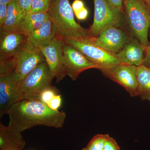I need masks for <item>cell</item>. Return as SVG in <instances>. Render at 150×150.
I'll return each mask as SVG.
<instances>
[{
    "label": "cell",
    "instance_id": "32",
    "mask_svg": "<svg viewBox=\"0 0 150 150\" xmlns=\"http://www.w3.org/2000/svg\"><path fill=\"white\" fill-rule=\"evenodd\" d=\"M150 10V0H144Z\"/></svg>",
    "mask_w": 150,
    "mask_h": 150
},
{
    "label": "cell",
    "instance_id": "33",
    "mask_svg": "<svg viewBox=\"0 0 150 150\" xmlns=\"http://www.w3.org/2000/svg\"><path fill=\"white\" fill-rule=\"evenodd\" d=\"M0 150H16L13 149H3Z\"/></svg>",
    "mask_w": 150,
    "mask_h": 150
},
{
    "label": "cell",
    "instance_id": "27",
    "mask_svg": "<svg viewBox=\"0 0 150 150\" xmlns=\"http://www.w3.org/2000/svg\"><path fill=\"white\" fill-rule=\"evenodd\" d=\"M108 4L113 8L123 12V0H106Z\"/></svg>",
    "mask_w": 150,
    "mask_h": 150
},
{
    "label": "cell",
    "instance_id": "25",
    "mask_svg": "<svg viewBox=\"0 0 150 150\" xmlns=\"http://www.w3.org/2000/svg\"><path fill=\"white\" fill-rule=\"evenodd\" d=\"M33 0H18L19 5L25 15L30 13Z\"/></svg>",
    "mask_w": 150,
    "mask_h": 150
},
{
    "label": "cell",
    "instance_id": "4",
    "mask_svg": "<svg viewBox=\"0 0 150 150\" xmlns=\"http://www.w3.org/2000/svg\"><path fill=\"white\" fill-rule=\"evenodd\" d=\"M54 78L46 61L41 62L20 82L19 101L24 99L40 100L42 92L52 86Z\"/></svg>",
    "mask_w": 150,
    "mask_h": 150
},
{
    "label": "cell",
    "instance_id": "15",
    "mask_svg": "<svg viewBox=\"0 0 150 150\" xmlns=\"http://www.w3.org/2000/svg\"><path fill=\"white\" fill-rule=\"evenodd\" d=\"M25 16L18 0H14L8 4L6 16L1 30L22 32V25Z\"/></svg>",
    "mask_w": 150,
    "mask_h": 150
},
{
    "label": "cell",
    "instance_id": "5",
    "mask_svg": "<svg viewBox=\"0 0 150 150\" xmlns=\"http://www.w3.org/2000/svg\"><path fill=\"white\" fill-rule=\"evenodd\" d=\"M93 1L94 14L93 23L88 29L90 37H96L106 28L121 26L123 12L113 8L106 0H93Z\"/></svg>",
    "mask_w": 150,
    "mask_h": 150
},
{
    "label": "cell",
    "instance_id": "18",
    "mask_svg": "<svg viewBox=\"0 0 150 150\" xmlns=\"http://www.w3.org/2000/svg\"><path fill=\"white\" fill-rule=\"evenodd\" d=\"M49 19L47 12L29 13L26 14L22 25L21 32L29 36Z\"/></svg>",
    "mask_w": 150,
    "mask_h": 150
},
{
    "label": "cell",
    "instance_id": "31",
    "mask_svg": "<svg viewBox=\"0 0 150 150\" xmlns=\"http://www.w3.org/2000/svg\"><path fill=\"white\" fill-rule=\"evenodd\" d=\"M14 0H0V4H4L8 5Z\"/></svg>",
    "mask_w": 150,
    "mask_h": 150
},
{
    "label": "cell",
    "instance_id": "14",
    "mask_svg": "<svg viewBox=\"0 0 150 150\" xmlns=\"http://www.w3.org/2000/svg\"><path fill=\"white\" fill-rule=\"evenodd\" d=\"M146 47L132 36L121 51L114 56L123 64L137 67L143 65Z\"/></svg>",
    "mask_w": 150,
    "mask_h": 150
},
{
    "label": "cell",
    "instance_id": "26",
    "mask_svg": "<svg viewBox=\"0 0 150 150\" xmlns=\"http://www.w3.org/2000/svg\"><path fill=\"white\" fill-rule=\"evenodd\" d=\"M7 5L4 4H0V28L4 24L6 16Z\"/></svg>",
    "mask_w": 150,
    "mask_h": 150
},
{
    "label": "cell",
    "instance_id": "21",
    "mask_svg": "<svg viewBox=\"0 0 150 150\" xmlns=\"http://www.w3.org/2000/svg\"><path fill=\"white\" fill-rule=\"evenodd\" d=\"M52 0H33L30 13L47 12Z\"/></svg>",
    "mask_w": 150,
    "mask_h": 150
},
{
    "label": "cell",
    "instance_id": "3",
    "mask_svg": "<svg viewBox=\"0 0 150 150\" xmlns=\"http://www.w3.org/2000/svg\"><path fill=\"white\" fill-rule=\"evenodd\" d=\"M123 13L133 37L142 45H149L150 10L144 0H123Z\"/></svg>",
    "mask_w": 150,
    "mask_h": 150
},
{
    "label": "cell",
    "instance_id": "9",
    "mask_svg": "<svg viewBox=\"0 0 150 150\" xmlns=\"http://www.w3.org/2000/svg\"><path fill=\"white\" fill-rule=\"evenodd\" d=\"M131 37L118 26H112L103 30L96 37L91 38L93 44L114 55L119 52Z\"/></svg>",
    "mask_w": 150,
    "mask_h": 150
},
{
    "label": "cell",
    "instance_id": "19",
    "mask_svg": "<svg viewBox=\"0 0 150 150\" xmlns=\"http://www.w3.org/2000/svg\"><path fill=\"white\" fill-rule=\"evenodd\" d=\"M138 96L143 100L150 101V69L144 65L137 67Z\"/></svg>",
    "mask_w": 150,
    "mask_h": 150
},
{
    "label": "cell",
    "instance_id": "29",
    "mask_svg": "<svg viewBox=\"0 0 150 150\" xmlns=\"http://www.w3.org/2000/svg\"><path fill=\"white\" fill-rule=\"evenodd\" d=\"M74 13L77 12L85 7L84 4L82 0H75L72 4Z\"/></svg>",
    "mask_w": 150,
    "mask_h": 150
},
{
    "label": "cell",
    "instance_id": "10",
    "mask_svg": "<svg viewBox=\"0 0 150 150\" xmlns=\"http://www.w3.org/2000/svg\"><path fill=\"white\" fill-rule=\"evenodd\" d=\"M137 67L121 63L102 73L105 76L123 86L131 97L138 96Z\"/></svg>",
    "mask_w": 150,
    "mask_h": 150
},
{
    "label": "cell",
    "instance_id": "8",
    "mask_svg": "<svg viewBox=\"0 0 150 150\" xmlns=\"http://www.w3.org/2000/svg\"><path fill=\"white\" fill-rule=\"evenodd\" d=\"M14 57L16 63L15 72L21 81L45 61L41 50L34 47L28 39Z\"/></svg>",
    "mask_w": 150,
    "mask_h": 150
},
{
    "label": "cell",
    "instance_id": "17",
    "mask_svg": "<svg viewBox=\"0 0 150 150\" xmlns=\"http://www.w3.org/2000/svg\"><path fill=\"white\" fill-rule=\"evenodd\" d=\"M56 36L53 23L48 19L28 36V39L34 47L41 50L50 44Z\"/></svg>",
    "mask_w": 150,
    "mask_h": 150
},
{
    "label": "cell",
    "instance_id": "28",
    "mask_svg": "<svg viewBox=\"0 0 150 150\" xmlns=\"http://www.w3.org/2000/svg\"><path fill=\"white\" fill-rule=\"evenodd\" d=\"M76 18L79 20H85L88 15V11L85 7L82 9L74 13Z\"/></svg>",
    "mask_w": 150,
    "mask_h": 150
},
{
    "label": "cell",
    "instance_id": "12",
    "mask_svg": "<svg viewBox=\"0 0 150 150\" xmlns=\"http://www.w3.org/2000/svg\"><path fill=\"white\" fill-rule=\"evenodd\" d=\"M21 80L15 71L0 77V117L7 114L11 106L19 101Z\"/></svg>",
    "mask_w": 150,
    "mask_h": 150
},
{
    "label": "cell",
    "instance_id": "23",
    "mask_svg": "<svg viewBox=\"0 0 150 150\" xmlns=\"http://www.w3.org/2000/svg\"><path fill=\"white\" fill-rule=\"evenodd\" d=\"M62 96L58 94L52 98L47 105L52 110L59 111V108L62 105Z\"/></svg>",
    "mask_w": 150,
    "mask_h": 150
},
{
    "label": "cell",
    "instance_id": "22",
    "mask_svg": "<svg viewBox=\"0 0 150 150\" xmlns=\"http://www.w3.org/2000/svg\"><path fill=\"white\" fill-rule=\"evenodd\" d=\"M59 93L58 90L52 86L43 91L40 95V101L48 105L49 102L55 96Z\"/></svg>",
    "mask_w": 150,
    "mask_h": 150
},
{
    "label": "cell",
    "instance_id": "20",
    "mask_svg": "<svg viewBox=\"0 0 150 150\" xmlns=\"http://www.w3.org/2000/svg\"><path fill=\"white\" fill-rule=\"evenodd\" d=\"M110 137L108 134H97L90 141L83 150H102L105 144Z\"/></svg>",
    "mask_w": 150,
    "mask_h": 150
},
{
    "label": "cell",
    "instance_id": "2",
    "mask_svg": "<svg viewBox=\"0 0 150 150\" xmlns=\"http://www.w3.org/2000/svg\"><path fill=\"white\" fill-rule=\"evenodd\" d=\"M57 37L63 40L90 39L88 29L84 28L75 21L74 13L69 0H52L47 12Z\"/></svg>",
    "mask_w": 150,
    "mask_h": 150
},
{
    "label": "cell",
    "instance_id": "6",
    "mask_svg": "<svg viewBox=\"0 0 150 150\" xmlns=\"http://www.w3.org/2000/svg\"><path fill=\"white\" fill-rule=\"evenodd\" d=\"M91 38L85 40L64 41L67 44L79 50L89 61L96 65L102 73L122 63L114 55L93 44Z\"/></svg>",
    "mask_w": 150,
    "mask_h": 150
},
{
    "label": "cell",
    "instance_id": "13",
    "mask_svg": "<svg viewBox=\"0 0 150 150\" xmlns=\"http://www.w3.org/2000/svg\"><path fill=\"white\" fill-rule=\"evenodd\" d=\"M0 36V61L14 57L28 39V36L20 32L1 30Z\"/></svg>",
    "mask_w": 150,
    "mask_h": 150
},
{
    "label": "cell",
    "instance_id": "11",
    "mask_svg": "<svg viewBox=\"0 0 150 150\" xmlns=\"http://www.w3.org/2000/svg\"><path fill=\"white\" fill-rule=\"evenodd\" d=\"M64 56L67 76L75 81L81 73L91 69H98V67L88 60L79 50L67 44L64 47Z\"/></svg>",
    "mask_w": 150,
    "mask_h": 150
},
{
    "label": "cell",
    "instance_id": "1",
    "mask_svg": "<svg viewBox=\"0 0 150 150\" xmlns=\"http://www.w3.org/2000/svg\"><path fill=\"white\" fill-rule=\"evenodd\" d=\"M8 126L18 132L34 126L62 128L66 118L63 111H55L40 100H22L11 106L7 112Z\"/></svg>",
    "mask_w": 150,
    "mask_h": 150
},
{
    "label": "cell",
    "instance_id": "24",
    "mask_svg": "<svg viewBox=\"0 0 150 150\" xmlns=\"http://www.w3.org/2000/svg\"><path fill=\"white\" fill-rule=\"evenodd\" d=\"M103 150H120L117 142L112 137H109L105 144Z\"/></svg>",
    "mask_w": 150,
    "mask_h": 150
},
{
    "label": "cell",
    "instance_id": "7",
    "mask_svg": "<svg viewBox=\"0 0 150 150\" xmlns=\"http://www.w3.org/2000/svg\"><path fill=\"white\" fill-rule=\"evenodd\" d=\"M65 45L64 40L56 36L50 44L40 50L57 83L67 76L64 56Z\"/></svg>",
    "mask_w": 150,
    "mask_h": 150
},
{
    "label": "cell",
    "instance_id": "16",
    "mask_svg": "<svg viewBox=\"0 0 150 150\" xmlns=\"http://www.w3.org/2000/svg\"><path fill=\"white\" fill-rule=\"evenodd\" d=\"M25 145L21 133L0 123V150L11 149L22 150Z\"/></svg>",
    "mask_w": 150,
    "mask_h": 150
},
{
    "label": "cell",
    "instance_id": "30",
    "mask_svg": "<svg viewBox=\"0 0 150 150\" xmlns=\"http://www.w3.org/2000/svg\"><path fill=\"white\" fill-rule=\"evenodd\" d=\"M143 65L150 69V43L147 47H146Z\"/></svg>",
    "mask_w": 150,
    "mask_h": 150
}]
</instances>
